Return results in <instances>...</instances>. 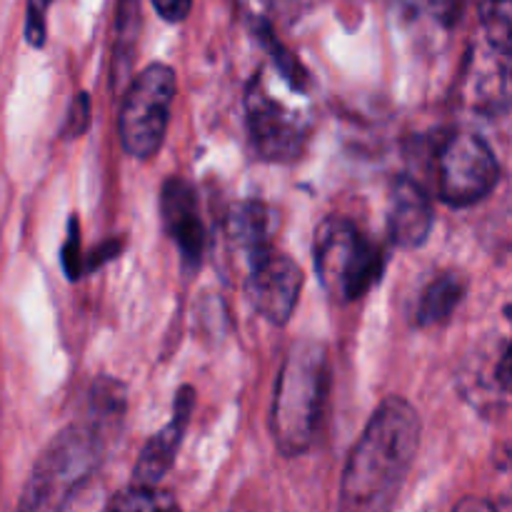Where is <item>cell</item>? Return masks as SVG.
<instances>
[{
	"instance_id": "obj_1",
	"label": "cell",
	"mask_w": 512,
	"mask_h": 512,
	"mask_svg": "<svg viewBox=\"0 0 512 512\" xmlns=\"http://www.w3.org/2000/svg\"><path fill=\"white\" fill-rule=\"evenodd\" d=\"M420 445V418L403 398L380 403L355 443L340 483L338 512H393Z\"/></svg>"
},
{
	"instance_id": "obj_2",
	"label": "cell",
	"mask_w": 512,
	"mask_h": 512,
	"mask_svg": "<svg viewBox=\"0 0 512 512\" xmlns=\"http://www.w3.org/2000/svg\"><path fill=\"white\" fill-rule=\"evenodd\" d=\"M328 385V355L320 343H298L285 358L275 383L273 438L285 458L305 453L313 445L323 413Z\"/></svg>"
},
{
	"instance_id": "obj_3",
	"label": "cell",
	"mask_w": 512,
	"mask_h": 512,
	"mask_svg": "<svg viewBox=\"0 0 512 512\" xmlns=\"http://www.w3.org/2000/svg\"><path fill=\"white\" fill-rule=\"evenodd\" d=\"M100 460L98 433L70 425L43 450L30 473L18 512H63L65 505L93 475Z\"/></svg>"
},
{
	"instance_id": "obj_4",
	"label": "cell",
	"mask_w": 512,
	"mask_h": 512,
	"mask_svg": "<svg viewBox=\"0 0 512 512\" xmlns=\"http://www.w3.org/2000/svg\"><path fill=\"white\" fill-rule=\"evenodd\" d=\"M315 273L340 303L363 298L383 275L380 250L348 218H328L315 230Z\"/></svg>"
},
{
	"instance_id": "obj_5",
	"label": "cell",
	"mask_w": 512,
	"mask_h": 512,
	"mask_svg": "<svg viewBox=\"0 0 512 512\" xmlns=\"http://www.w3.org/2000/svg\"><path fill=\"white\" fill-rule=\"evenodd\" d=\"M175 73L153 63L133 80L120 108L118 133L125 153L138 160L153 158L168 133L175 100Z\"/></svg>"
},
{
	"instance_id": "obj_6",
	"label": "cell",
	"mask_w": 512,
	"mask_h": 512,
	"mask_svg": "<svg viewBox=\"0 0 512 512\" xmlns=\"http://www.w3.org/2000/svg\"><path fill=\"white\" fill-rule=\"evenodd\" d=\"M500 165L490 145L470 133H458L438 153V193L453 208L480 203L495 190Z\"/></svg>"
},
{
	"instance_id": "obj_7",
	"label": "cell",
	"mask_w": 512,
	"mask_h": 512,
	"mask_svg": "<svg viewBox=\"0 0 512 512\" xmlns=\"http://www.w3.org/2000/svg\"><path fill=\"white\" fill-rule=\"evenodd\" d=\"M248 108V130L255 150L265 160H295L308 140V125L295 110L285 108L263 88L260 80H253L245 98Z\"/></svg>"
},
{
	"instance_id": "obj_8",
	"label": "cell",
	"mask_w": 512,
	"mask_h": 512,
	"mask_svg": "<svg viewBox=\"0 0 512 512\" xmlns=\"http://www.w3.org/2000/svg\"><path fill=\"white\" fill-rule=\"evenodd\" d=\"M303 273L298 265L283 253H268L258 263L250 265L245 293L255 313L263 315L268 323L285 325L298 305Z\"/></svg>"
},
{
	"instance_id": "obj_9",
	"label": "cell",
	"mask_w": 512,
	"mask_h": 512,
	"mask_svg": "<svg viewBox=\"0 0 512 512\" xmlns=\"http://www.w3.org/2000/svg\"><path fill=\"white\" fill-rule=\"evenodd\" d=\"M160 213H163L165 230L173 238L175 248L180 250L185 268H200L205 250V230L200 223L198 195H195L193 185L183 178L165 180L163 195H160Z\"/></svg>"
},
{
	"instance_id": "obj_10",
	"label": "cell",
	"mask_w": 512,
	"mask_h": 512,
	"mask_svg": "<svg viewBox=\"0 0 512 512\" xmlns=\"http://www.w3.org/2000/svg\"><path fill=\"white\" fill-rule=\"evenodd\" d=\"M388 230L398 248L415 250L425 245L433 230V203L413 178H398L390 190Z\"/></svg>"
},
{
	"instance_id": "obj_11",
	"label": "cell",
	"mask_w": 512,
	"mask_h": 512,
	"mask_svg": "<svg viewBox=\"0 0 512 512\" xmlns=\"http://www.w3.org/2000/svg\"><path fill=\"white\" fill-rule=\"evenodd\" d=\"M195 393L193 388H180L175 395L173 418L165 425L160 433L145 443L143 453H140L138 463H135V485H145V488H158L160 478L173 468V460L178 455L180 443H183L185 428H188L190 413H193Z\"/></svg>"
},
{
	"instance_id": "obj_12",
	"label": "cell",
	"mask_w": 512,
	"mask_h": 512,
	"mask_svg": "<svg viewBox=\"0 0 512 512\" xmlns=\"http://www.w3.org/2000/svg\"><path fill=\"white\" fill-rule=\"evenodd\" d=\"M273 225V213L263 203L250 200V203H240L233 208L228 220V238L243 253L248 265L273 253V245H270Z\"/></svg>"
},
{
	"instance_id": "obj_13",
	"label": "cell",
	"mask_w": 512,
	"mask_h": 512,
	"mask_svg": "<svg viewBox=\"0 0 512 512\" xmlns=\"http://www.w3.org/2000/svg\"><path fill=\"white\" fill-rule=\"evenodd\" d=\"M465 295V280L458 273H443L423 290V298H420L418 320L420 328H433V325L445 323L450 315L455 313V308L460 305Z\"/></svg>"
},
{
	"instance_id": "obj_14",
	"label": "cell",
	"mask_w": 512,
	"mask_h": 512,
	"mask_svg": "<svg viewBox=\"0 0 512 512\" xmlns=\"http://www.w3.org/2000/svg\"><path fill=\"white\" fill-rule=\"evenodd\" d=\"M478 103L490 110L512 108V53L495 50V63L478 80Z\"/></svg>"
},
{
	"instance_id": "obj_15",
	"label": "cell",
	"mask_w": 512,
	"mask_h": 512,
	"mask_svg": "<svg viewBox=\"0 0 512 512\" xmlns=\"http://www.w3.org/2000/svg\"><path fill=\"white\" fill-rule=\"evenodd\" d=\"M108 512H180V508L173 495L165 493V490L133 485V488L115 495Z\"/></svg>"
},
{
	"instance_id": "obj_16",
	"label": "cell",
	"mask_w": 512,
	"mask_h": 512,
	"mask_svg": "<svg viewBox=\"0 0 512 512\" xmlns=\"http://www.w3.org/2000/svg\"><path fill=\"white\" fill-rule=\"evenodd\" d=\"M483 25L490 48L512 53V0H488L483 8Z\"/></svg>"
},
{
	"instance_id": "obj_17",
	"label": "cell",
	"mask_w": 512,
	"mask_h": 512,
	"mask_svg": "<svg viewBox=\"0 0 512 512\" xmlns=\"http://www.w3.org/2000/svg\"><path fill=\"white\" fill-rule=\"evenodd\" d=\"M255 35H258V38L263 40L265 45H268L270 55H273L275 63H278L280 73H283L285 78H288L290 83L295 85V88H305V73H303V68H300L298 60H295L293 55H290L288 50H285L283 45L278 43V38H275L273 30H270V25L265 23V20H258V23H255Z\"/></svg>"
},
{
	"instance_id": "obj_18",
	"label": "cell",
	"mask_w": 512,
	"mask_h": 512,
	"mask_svg": "<svg viewBox=\"0 0 512 512\" xmlns=\"http://www.w3.org/2000/svg\"><path fill=\"white\" fill-rule=\"evenodd\" d=\"M50 0H28V20H25V38L33 48H43L45 43V15Z\"/></svg>"
},
{
	"instance_id": "obj_19",
	"label": "cell",
	"mask_w": 512,
	"mask_h": 512,
	"mask_svg": "<svg viewBox=\"0 0 512 512\" xmlns=\"http://www.w3.org/2000/svg\"><path fill=\"white\" fill-rule=\"evenodd\" d=\"M80 230H78V220H70V230H68V240H65L63 248V268L68 273L70 280L78 278L83 273V265H80Z\"/></svg>"
},
{
	"instance_id": "obj_20",
	"label": "cell",
	"mask_w": 512,
	"mask_h": 512,
	"mask_svg": "<svg viewBox=\"0 0 512 512\" xmlns=\"http://www.w3.org/2000/svg\"><path fill=\"white\" fill-rule=\"evenodd\" d=\"M88 123H90V100L88 95L80 93L78 98L73 100V108H70L68 113V123H65L63 135H68V138H78V135L85 133Z\"/></svg>"
},
{
	"instance_id": "obj_21",
	"label": "cell",
	"mask_w": 512,
	"mask_h": 512,
	"mask_svg": "<svg viewBox=\"0 0 512 512\" xmlns=\"http://www.w3.org/2000/svg\"><path fill=\"white\" fill-rule=\"evenodd\" d=\"M408 3H413L415 8L428 13L430 18H435L438 23L450 25L455 20V15H458L460 0H408Z\"/></svg>"
},
{
	"instance_id": "obj_22",
	"label": "cell",
	"mask_w": 512,
	"mask_h": 512,
	"mask_svg": "<svg viewBox=\"0 0 512 512\" xmlns=\"http://www.w3.org/2000/svg\"><path fill=\"white\" fill-rule=\"evenodd\" d=\"M155 13L168 23H183L193 10V0H150Z\"/></svg>"
},
{
	"instance_id": "obj_23",
	"label": "cell",
	"mask_w": 512,
	"mask_h": 512,
	"mask_svg": "<svg viewBox=\"0 0 512 512\" xmlns=\"http://www.w3.org/2000/svg\"><path fill=\"white\" fill-rule=\"evenodd\" d=\"M495 375H498L500 388L508 390V393H512V340H510L508 348H505L503 358H500L498 373H495Z\"/></svg>"
},
{
	"instance_id": "obj_24",
	"label": "cell",
	"mask_w": 512,
	"mask_h": 512,
	"mask_svg": "<svg viewBox=\"0 0 512 512\" xmlns=\"http://www.w3.org/2000/svg\"><path fill=\"white\" fill-rule=\"evenodd\" d=\"M453 512H495L493 505L488 500H480V498H465L455 505Z\"/></svg>"
}]
</instances>
